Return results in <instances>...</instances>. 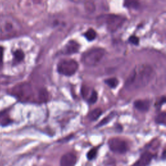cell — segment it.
Returning a JSON list of instances; mask_svg holds the SVG:
<instances>
[{"label": "cell", "instance_id": "cell-14", "mask_svg": "<svg viewBox=\"0 0 166 166\" xmlns=\"http://www.w3.org/2000/svg\"><path fill=\"white\" fill-rule=\"evenodd\" d=\"M12 122L11 118L9 117L8 114L6 113L5 111H2L0 112V125L7 126Z\"/></svg>", "mask_w": 166, "mask_h": 166}, {"label": "cell", "instance_id": "cell-22", "mask_svg": "<svg viewBox=\"0 0 166 166\" xmlns=\"http://www.w3.org/2000/svg\"><path fill=\"white\" fill-rule=\"evenodd\" d=\"M114 116H115V114H114V112L108 115V116H107V117H105L103 119V120H101L100 121V123L98 125V126H97V127H102L103 125H105L106 124H107L109 121H111V119L114 117Z\"/></svg>", "mask_w": 166, "mask_h": 166}, {"label": "cell", "instance_id": "cell-2", "mask_svg": "<svg viewBox=\"0 0 166 166\" xmlns=\"http://www.w3.org/2000/svg\"><path fill=\"white\" fill-rule=\"evenodd\" d=\"M19 23L11 16L0 15V40H7L17 36L20 33Z\"/></svg>", "mask_w": 166, "mask_h": 166}, {"label": "cell", "instance_id": "cell-10", "mask_svg": "<svg viewBox=\"0 0 166 166\" xmlns=\"http://www.w3.org/2000/svg\"><path fill=\"white\" fill-rule=\"evenodd\" d=\"M153 154L149 152H145L141 154L139 160L131 166H147L153 158Z\"/></svg>", "mask_w": 166, "mask_h": 166}, {"label": "cell", "instance_id": "cell-19", "mask_svg": "<svg viewBox=\"0 0 166 166\" xmlns=\"http://www.w3.org/2000/svg\"><path fill=\"white\" fill-rule=\"evenodd\" d=\"M98 99V92H97L95 90H92L88 97V98L87 99H88V102L90 104L92 105L97 102Z\"/></svg>", "mask_w": 166, "mask_h": 166}, {"label": "cell", "instance_id": "cell-25", "mask_svg": "<svg viewBox=\"0 0 166 166\" xmlns=\"http://www.w3.org/2000/svg\"><path fill=\"white\" fill-rule=\"evenodd\" d=\"M4 58V48L0 45V67L3 65Z\"/></svg>", "mask_w": 166, "mask_h": 166}, {"label": "cell", "instance_id": "cell-9", "mask_svg": "<svg viewBox=\"0 0 166 166\" xmlns=\"http://www.w3.org/2000/svg\"><path fill=\"white\" fill-rule=\"evenodd\" d=\"M76 162V156L74 154L69 153L62 156L60 162V166H75Z\"/></svg>", "mask_w": 166, "mask_h": 166}, {"label": "cell", "instance_id": "cell-15", "mask_svg": "<svg viewBox=\"0 0 166 166\" xmlns=\"http://www.w3.org/2000/svg\"><path fill=\"white\" fill-rule=\"evenodd\" d=\"M103 111L102 110L99 108H95L94 110L91 111L89 114H88V118L90 121H96L98 120V119L101 116V114H102Z\"/></svg>", "mask_w": 166, "mask_h": 166}, {"label": "cell", "instance_id": "cell-1", "mask_svg": "<svg viewBox=\"0 0 166 166\" xmlns=\"http://www.w3.org/2000/svg\"><path fill=\"white\" fill-rule=\"evenodd\" d=\"M154 75V70L149 64H138L128 77L125 82V88L130 91L142 88L149 85Z\"/></svg>", "mask_w": 166, "mask_h": 166}, {"label": "cell", "instance_id": "cell-3", "mask_svg": "<svg viewBox=\"0 0 166 166\" xmlns=\"http://www.w3.org/2000/svg\"><path fill=\"white\" fill-rule=\"evenodd\" d=\"M9 94L21 102H33L36 99L33 86L29 82L16 84L9 90Z\"/></svg>", "mask_w": 166, "mask_h": 166}, {"label": "cell", "instance_id": "cell-11", "mask_svg": "<svg viewBox=\"0 0 166 166\" xmlns=\"http://www.w3.org/2000/svg\"><path fill=\"white\" fill-rule=\"evenodd\" d=\"M150 101L147 99H139L134 102V107L142 112H147L150 108Z\"/></svg>", "mask_w": 166, "mask_h": 166}, {"label": "cell", "instance_id": "cell-17", "mask_svg": "<svg viewBox=\"0 0 166 166\" xmlns=\"http://www.w3.org/2000/svg\"><path fill=\"white\" fill-rule=\"evenodd\" d=\"M105 83L111 88H116L119 85V80L116 77L108 78L105 80Z\"/></svg>", "mask_w": 166, "mask_h": 166}, {"label": "cell", "instance_id": "cell-7", "mask_svg": "<svg viewBox=\"0 0 166 166\" xmlns=\"http://www.w3.org/2000/svg\"><path fill=\"white\" fill-rule=\"evenodd\" d=\"M108 146L110 149L115 153L123 154L126 153L128 146L126 141L119 138H112L108 140Z\"/></svg>", "mask_w": 166, "mask_h": 166}, {"label": "cell", "instance_id": "cell-24", "mask_svg": "<svg viewBox=\"0 0 166 166\" xmlns=\"http://www.w3.org/2000/svg\"><path fill=\"white\" fill-rule=\"evenodd\" d=\"M128 41L130 43L137 45L139 44L140 39H139V38L137 37V36H130V38H128Z\"/></svg>", "mask_w": 166, "mask_h": 166}, {"label": "cell", "instance_id": "cell-21", "mask_svg": "<svg viewBox=\"0 0 166 166\" xmlns=\"http://www.w3.org/2000/svg\"><path fill=\"white\" fill-rule=\"evenodd\" d=\"M85 8L87 12L92 13L95 10V5L93 2H86L85 3Z\"/></svg>", "mask_w": 166, "mask_h": 166}, {"label": "cell", "instance_id": "cell-23", "mask_svg": "<svg viewBox=\"0 0 166 166\" xmlns=\"http://www.w3.org/2000/svg\"><path fill=\"white\" fill-rule=\"evenodd\" d=\"M97 153H98V149L96 148L91 149V150H90V151H88V153H87V158L90 160H93L96 156Z\"/></svg>", "mask_w": 166, "mask_h": 166}, {"label": "cell", "instance_id": "cell-18", "mask_svg": "<svg viewBox=\"0 0 166 166\" xmlns=\"http://www.w3.org/2000/svg\"><path fill=\"white\" fill-rule=\"evenodd\" d=\"M123 6L128 8L137 9L140 7V4L137 1H132V0H129V1H125L124 2Z\"/></svg>", "mask_w": 166, "mask_h": 166}, {"label": "cell", "instance_id": "cell-12", "mask_svg": "<svg viewBox=\"0 0 166 166\" xmlns=\"http://www.w3.org/2000/svg\"><path fill=\"white\" fill-rule=\"evenodd\" d=\"M36 98H37V101L40 103L47 102L49 98V92L45 88H41L37 92Z\"/></svg>", "mask_w": 166, "mask_h": 166}, {"label": "cell", "instance_id": "cell-20", "mask_svg": "<svg viewBox=\"0 0 166 166\" xmlns=\"http://www.w3.org/2000/svg\"><path fill=\"white\" fill-rule=\"evenodd\" d=\"M155 121L156 123L163 125H165L166 123V114L165 112H163L162 113L159 114L156 117Z\"/></svg>", "mask_w": 166, "mask_h": 166}, {"label": "cell", "instance_id": "cell-8", "mask_svg": "<svg viewBox=\"0 0 166 166\" xmlns=\"http://www.w3.org/2000/svg\"><path fill=\"white\" fill-rule=\"evenodd\" d=\"M80 45L75 40H70L64 45L62 53L64 55H72L79 51Z\"/></svg>", "mask_w": 166, "mask_h": 166}, {"label": "cell", "instance_id": "cell-4", "mask_svg": "<svg viewBox=\"0 0 166 166\" xmlns=\"http://www.w3.org/2000/svg\"><path fill=\"white\" fill-rule=\"evenodd\" d=\"M105 54L104 49L94 48L86 51L82 54L81 57L82 62L86 66H94L98 64L103 59Z\"/></svg>", "mask_w": 166, "mask_h": 166}, {"label": "cell", "instance_id": "cell-5", "mask_svg": "<svg viewBox=\"0 0 166 166\" xmlns=\"http://www.w3.org/2000/svg\"><path fill=\"white\" fill-rule=\"evenodd\" d=\"M98 22L107 25V29L110 32L118 30L125 22V18L121 15H105L98 18Z\"/></svg>", "mask_w": 166, "mask_h": 166}, {"label": "cell", "instance_id": "cell-6", "mask_svg": "<svg viewBox=\"0 0 166 166\" xmlns=\"http://www.w3.org/2000/svg\"><path fill=\"white\" fill-rule=\"evenodd\" d=\"M79 69V64L73 59H62L57 65L58 72L64 76L74 75Z\"/></svg>", "mask_w": 166, "mask_h": 166}, {"label": "cell", "instance_id": "cell-13", "mask_svg": "<svg viewBox=\"0 0 166 166\" xmlns=\"http://www.w3.org/2000/svg\"><path fill=\"white\" fill-rule=\"evenodd\" d=\"M13 54V62L15 64L20 63L25 58V53L20 49H17L15 50L12 53Z\"/></svg>", "mask_w": 166, "mask_h": 166}, {"label": "cell", "instance_id": "cell-16", "mask_svg": "<svg viewBox=\"0 0 166 166\" xmlns=\"http://www.w3.org/2000/svg\"><path fill=\"white\" fill-rule=\"evenodd\" d=\"M83 35H84V36L86 38L87 40L91 42L92 40H94L96 38L97 33L94 29L90 28L88 29L84 34H83Z\"/></svg>", "mask_w": 166, "mask_h": 166}]
</instances>
